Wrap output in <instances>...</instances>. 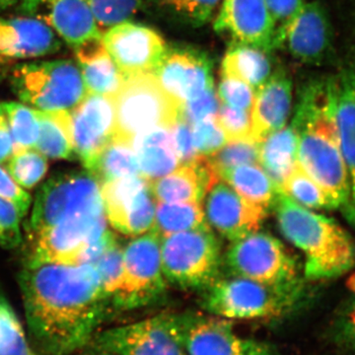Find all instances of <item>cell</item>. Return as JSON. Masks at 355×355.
Listing matches in <instances>:
<instances>
[{"label":"cell","instance_id":"cell-51","mask_svg":"<svg viewBox=\"0 0 355 355\" xmlns=\"http://www.w3.org/2000/svg\"><path fill=\"white\" fill-rule=\"evenodd\" d=\"M116 237L111 231L107 229L101 236L95 241L90 243L83 254L79 257L77 261V266L80 265H94L96 261L104 254L105 252L108 251L110 248L116 244Z\"/></svg>","mask_w":355,"mask_h":355},{"label":"cell","instance_id":"cell-37","mask_svg":"<svg viewBox=\"0 0 355 355\" xmlns=\"http://www.w3.org/2000/svg\"><path fill=\"white\" fill-rule=\"evenodd\" d=\"M282 191L306 209H334L333 203L326 191L299 165L282 184Z\"/></svg>","mask_w":355,"mask_h":355},{"label":"cell","instance_id":"cell-32","mask_svg":"<svg viewBox=\"0 0 355 355\" xmlns=\"http://www.w3.org/2000/svg\"><path fill=\"white\" fill-rule=\"evenodd\" d=\"M209 228L200 202H157L153 232L162 239L166 236L184 231Z\"/></svg>","mask_w":355,"mask_h":355},{"label":"cell","instance_id":"cell-48","mask_svg":"<svg viewBox=\"0 0 355 355\" xmlns=\"http://www.w3.org/2000/svg\"><path fill=\"white\" fill-rule=\"evenodd\" d=\"M19 211L14 205L0 198V246L13 249L22 242Z\"/></svg>","mask_w":355,"mask_h":355},{"label":"cell","instance_id":"cell-23","mask_svg":"<svg viewBox=\"0 0 355 355\" xmlns=\"http://www.w3.org/2000/svg\"><path fill=\"white\" fill-rule=\"evenodd\" d=\"M214 29L233 42L273 50L275 30L265 0H223Z\"/></svg>","mask_w":355,"mask_h":355},{"label":"cell","instance_id":"cell-45","mask_svg":"<svg viewBox=\"0 0 355 355\" xmlns=\"http://www.w3.org/2000/svg\"><path fill=\"white\" fill-rule=\"evenodd\" d=\"M216 121L225 133L228 141L236 139H253L251 112L232 108L220 103L216 114Z\"/></svg>","mask_w":355,"mask_h":355},{"label":"cell","instance_id":"cell-49","mask_svg":"<svg viewBox=\"0 0 355 355\" xmlns=\"http://www.w3.org/2000/svg\"><path fill=\"white\" fill-rule=\"evenodd\" d=\"M170 128H171L173 142H174L175 150L180 163L184 164V163L191 162L200 156L193 144L191 123L180 116Z\"/></svg>","mask_w":355,"mask_h":355},{"label":"cell","instance_id":"cell-52","mask_svg":"<svg viewBox=\"0 0 355 355\" xmlns=\"http://www.w3.org/2000/svg\"><path fill=\"white\" fill-rule=\"evenodd\" d=\"M14 153V141L6 114L0 110V163L6 162Z\"/></svg>","mask_w":355,"mask_h":355},{"label":"cell","instance_id":"cell-50","mask_svg":"<svg viewBox=\"0 0 355 355\" xmlns=\"http://www.w3.org/2000/svg\"><path fill=\"white\" fill-rule=\"evenodd\" d=\"M0 198L8 200L24 217L31 205V196L16 183L7 170L0 166Z\"/></svg>","mask_w":355,"mask_h":355},{"label":"cell","instance_id":"cell-11","mask_svg":"<svg viewBox=\"0 0 355 355\" xmlns=\"http://www.w3.org/2000/svg\"><path fill=\"white\" fill-rule=\"evenodd\" d=\"M161 238L155 233L137 238L123 251V277L111 308L128 310L150 302L164 289Z\"/></svg>","mask_w":355,"mask_h":355},{"label":"cell","instance_id":"cell-36","mask_svg":"<svg viewBox=\"0 0 355 355\" xmlns=\"http://www.w3.org/2000/svg\"><path fill=\"white\" fill-rule=\"evenodd\" d=\"M329 340L340 355H355V277L350 282L349 295L331 321Z\"/></svg>","mask_w":355,"mask_h":355},{"label":"cell","instance_id":"cell-4","mask_svg":"<svg viewBox=\"0 0 355 355\" xmlns=\"http://www.w3.org/2000/svg\"><path fill=\"white\" fill-rule=\"evenodd\" d=\"M307 300L305 284L270 286L246 277L218 279L205 288L202 306L225 319H270L291 314Z\"/></svg>","mask_w":355,"mask_h":355},{"label":"cell","instance_id":"cell-34","mask_svg":"<svg viewBox=\"0 0 355 355\" xmlns=\"http://www.w3.org/2000/svg\"><path fill=\"white\" fill-rule=\"evenodd\" d=\"M0 110L8 121L13 137L14 151L36 148L39 137L36 110L16 102L2 103Z\"/></svg>","mask_w":355,"mask_h":355},{"label":"cell","instance_id":"cell-30","mask_svg":"<svg viewBox=\"0 0 355 355\" xmlns=\"http://www.w3.org/2000/svg\"><path fill=\"white\" fill-rule=\"evenodd\" d=\"M218 176L248 202L266 210L280 191L260 164L238 166L219 173Z\"/></svg>","mask_w":355,"mask_h":355},{"label":"cell","instance_id":"cell-53","mask_svg":"<svg viewBox=\"0 0 355 355\" xmlns=\"http://www.w3.org/2000/svg\"><path fill=\"white\" fill-rule=\"evenodd\" d=\"M73 355H114L111 352H106V350L92 349V347H86L80 352Z\"/></svg>","mask_w":355,"mask_h":355},{"label":"cell","instance_id":"cell-26","mask_svg":"<svg viewBox=\"0 0 355 355\" xmlns=\"http://www.w3.org/2000/svg\"><path fill=\"white\" fill-rule=\"evenodd\" d=\"M74 51L87 93L114 97L125 77L110 57L102 37L83 42Z\"/></svg>","mask_w":355,"mask_h":355},{"label":"cell","instance_id":"cell-6","mask_svg":"<svg viewBox=\"0 0 355 355\" xmlns=\"http://www.w3.org/2000/svg\"><path fill=\"white\" fill-rule=\"evenodd\" d=\"M114 100V137L130 144L140 132L159 125L171 127L181 116V106L161 87L153 72L125 76Z\"/></svg>","mask_w":355,"mask_h":355},{"label":"cell","instance_id":"cell-47","mask_svg":"<svg viewBox=\"0 0 355 355\" xmlns=\"http://www.w3.org/2000/svg\"><path fill=\"white\" fill-rule=\"evenodd\" d=\"M219 99L214 87L205 90L190 101L184 103L181 106V116L189 123L216 118L218 112Z\"/></svg>","mask_w":355,"mask_h":355},{"label":"cell","instance_id":"cell-54","mask_svg":"<svg viewBox=\"0 0 355 355\" xmlns=\"http://www.w3.org/2000/svg\"><path fill=\"white\" fill-rule=\"evenodd\" d=\"M21 0H0V10L13 6L14 4L18 3Z\"/></svg>","mask_w":355,"mask_h":355},{"label":"cell","instance_id":"cell-15","mask_svg":"<svg viewBox=\"0 0 355 355\" xmlns=\"http://www.w3.org/2000/svg\"><path fill=\"white\" fill-rule=\"evenodd\" d=\"M69 114L76 155L90 173L114 135V97L87 93Z\"/></svg>","mask_w":355,"mask_h":355},{"label":"cell","instance_id":"cell-19","mask_svg":"<svg viewBox=\"0 0 355 355\" xmlns=\"http://www.w3.org/2000/svg\"><path fill=\"white\" fill-rule=\"evenodd\" d=\"M205 198L207 224L233 242L257 232L266 216V209L248 202L220 178Z\"/></svg>","mask_w":355,"mask_h":355},{"label":"cell","instance_id":"cell-17","mask_svg":"<svg viewBox=\"0 0 355 355\" xmlns=\"http://www.w3.org/2000/svg\"><path fill=\"white\" fill-rule=\"evenodd\" d=\"M307 64H323L334 55V31L330 15L321 1L308 2L287 26L279 48Z\"/></svg>","mask_w":355,"mask_h":355},{"label":"cell","instance_id":"cell-20","mask_svg":"<svg viewBox=\"0 0 355 355\" xmlns=\"http://www.w3.org/2000/svg\"><path fill=\"white\" fill-rule=\"evenodd\" d=\"M58 38L36 18H0V76L25 60L57 53Z\"/></svg>","mask_w":355,"mask_h":355},{"label":"cell","instance_id":"cell-9","mask_svg":"<svg viewBox=\"0 0 355 355\" xmlns=\"http://www.w3.org/2000/svg\"><path fill=\"white\" fill-rule=\"evenodd\" d=\"M226 261L231 272L238 277L261 284L300 286L307 280L300 277L297 263L284 245L258 231L233 242Z\"/></svg>","mask_w":355,"mask_h":355},{"label":"cell","instance_id":"cell-5","mask_svg":"<svg viewBox=\"0 0 355 355\" xmlns=\"http://www.w3.org/2000/svg\"><path fill=\"white\" fill-rule=\"evenodd\" d=\"M11 86L21 101L44 112H70L87 94L78 64L69 60L15 65Z\"/></svg>","mask_w":355,"mask_h":355},{"label":"cell","instance_id":"cell-12","mask_svg":"<svg viewBox=\"0 0 355 355\" xmlns=\"http://www.w3.org/2000/svg\"><path fill=\"white\" fill-rule=\"evenodd\" d=\"M179 319L187 355H282L272 343L239 335L228 320L198 315Z\"/></svg>","mask_w":355,"mask_h":355},{"label":"cell","instance_id":"cell-10","mask_svg":"<svg viewBox=\"0 0 355 355\" xmlns=\"http://www.w3.org/2000/svg\"><path fill=\"white\" fill-rule=\"evenodd\" d=\"M88 347L114 355H187L179 315L156 316L98 331Z\"/></svg>","mask_w":355,"mask_h":355},{"label":"cell","instance_id":"cell-28","mask_svg":"<svg viewBox=\"0 0 355 355\" xmlns=\"http://www.w3.org/2000/svg\"><path fill=\"white\" fill-rule=\"evenodd\" d=\"M298 133L291 125L270 133L259 144V164L282 191L298 165Z\"/></svg>","mask_w":355,"mask_h":355},{"label":"cell","instance_id":"cell-25","mask_svg":"<svg viewBox=\"0 0 355 355\" xmlns=\"http://www.w3.org/2000/svg\"><path fill=\"white\" fill-rule=\"evenodd\" d=\"M218 175L207 156L200 155L189 163L178 166L169 174L150 183V191L157 202H202Z\"/></svg>","mask_w":355,"mask_h":355},{"label":"cell","instance_id":"cell-43","mask_svg":"<svg viewBox=\"0 0 355 355\" xmlns=\"http://www.w3.org/2000/svg\"><path fill=\"white\" fill-rule=\"evenodd\" d=\"M254 96L256 91L244 81L236 77L222 74L217 90V97L221 104L251 112Z\"/></svg>","mask_w":355,"mask_h":355},{"label":"cell","instance_id":"cell-41","mask_svg":"<svg viewBox=\"0 0 355 355\" xmlns=\"http://www.w3.org/2000/svg\"><path fill=\"white\" fill-rule=\"evenodd\" d=\"M100 32L127 22L139 10L141 0H88Z\"/></svg>","mask_w":355,"mask_h":355},{"label":"cell","instance_id":"cell-1","mask_svg":"<svg viewBox=\"0 0 355 355\" xmlns=\"http://www.w3.org/2000/svg\"><path fill=\"white\" fill-rule=\"evenodd\" d=\"M19 284L30 342L40 355L86 349L111 309L93 265L29 261Z\"/></svg>","mask_w":355,"mask_h":355},{"label":"cell","instance_id":"cell-16","mask_svg":"<svg viewBox=\"0 0 355 355\" xmlns=\"http://www.w3.org/2000/svg\"><path fill=\"white\" fill-rule=\"evenodd\" d=\"M102 41L123 77L154 72L167 51L157 32L128 21L107 30Z\"/></svg>","mask_w":355,"mask_h":355},{"label":"cell","instance_id":"cell-31","mask_svg":"<svg viewBox=\"0 0 355 355\" xmlns=\"http://www.w3.org/2000/svg\"><path fill=\"white\" fill-rule=\"evenodd\" d=\"M36 114L39 137L35 149L46 158L69 160L76 157L69 112L36 110Z\"/></svg>","mask_w":355,"mask_h":355},{"label":"cell","instance_id":"cell-14","mask_svg":"<svg viewBox=\"0 0 355 355\" xmlns=\"http://www.w3.org/2000/svg\"><path fill=\"white\" fill-rule=\"evenodd\" d=\"M107 230L105 214H80L34 233L30 261L77 266L85 248Z\"/></svg>","mask_w":355,"mask_h":355},{"label":"cell","instance_id":"cell-24","mask_svg":"<svg viewBox=\"0 0 355 355\" xmlns=\"http://www.w3.org/2000/svg\"><path fill=\"white\" fill-rule=\"evenodd\" d=\"M292 81L286 70L272 72L256 91L251 110L252 139L260 144L270 133L286 127L291 116Z\"/></svg>","mask_w":355,"mask_h":355},{"label":"cell","instance_id":"cell-29","mask_svg":"<svg viewBox=\"0 0 355 355\" xmlns=\"http://www.w3.org/2000/svg\"><path fill=\"white\" fill-rule=\"evenodd\" d=\"M268 53L258 46L232 41L222 62V74L236 77L257 91L272 74Z\"/></svg>","mask_w":355,"mask_h":355},{"label":"cell","instance_id":"cell-3","mask_svg":"<svg viewBox=\"0 0 355 355\" xmlns=\"http://www.w3.org/2000/svg\"><path fill=\"white\" fill-rule=\"evenodd\" d=\"M282 233L305 256L307 282L336 279L355 266V244L333 219L315 214L280 191L273 203Z\"/></svg>","mask_w":355,"mask_h":355},{"label":"cell","instance_id":"cell-8","mask_svg":"<svg viewBox=\"0 0 355 355\" xmlns=\"http://www.w3.org/2000/svg\"><path fill=\"white\" fill-rule=\"evenodd\" d=\"M88 214H105L99 182L88 171L62 173L40 189L30 225L33 233H38L71 217Z\"/></svg>","mask_w":355,"mask_h":355},{"label":"cell","instance_id":"cell-38","mask_svg":"<svg viewBox=\"0 0 355 355\" xmlns=\"http://www.w3.org/2000/svg\"><path fill=\"white\" fill-rule=\"evenodd\" d=\"M46 158L35 148L14 151L9 159V174L23 189L34 188L48 170Z\"/></svg>","mask_w":355,"mask_h":355},{"label":"cell","instance_id":"cell-13","mask_svg":"<svg viewBox=\"0 0 355 355\" xmlns=\"http://www.w3.org/2000/svg\"><path fill=\"white\" fill-rule=\"evenodd\" d=\"M105 216L123 234L137 236L153 227L154 205L150 183L128 176L100 184Z\"/></svg>","mask_w":355,"mask_h":355},{"label":"cell","instance_id":"cell-35","mask_svg":"<svg viewBox=\"0 0 355 355\" xmlns=\"http://www.w3.org/2000/svg\"><path fill=\"white\" fill-rule=\"evenodd\" d=\"M0 355H37L33 349L29 336L9 304L4 294L0 291Z\"/></svg>","mask_w":355,"mask_h":355},{"label":"cell","instance_id":"cell-18","mask_svg":"<svg viewBox=\"0 0 355 355\" xmlns=\"http://www.w3.org/2000/svg\"><path fill=\"white\" fill-rule=\"evenodd\" d=\"M153 73L161 87L180 106L214 87L211 60L196 49L167 48Z\"/></svg>","mask_w":355,"mask_h":355},{"label":"cell","instance_id":"cell-21","mask_svg":"<svg viewBox=\"0 0 355 355\" xmlns=\"http://www.w3.org/2000/svg\"><path fill=\"white\" fill-rule=\"evenodd\" d=\"M20 11L48 25L73 49L102 37L88 0H21Z\"/></svg>","mask_w":355,"mask_h":355},{"label":"cell","instance_id":"cell-46","mask_svg":"<svg viewBox=\"0 0 355 355\" xmlns=\"http://www.w3.org/2000/svg\"><path fill=\"white\" fill-rule=\"evenodd\" d=\"M272 18L275 37L273 49L279 48L280 39L292 20L306 3L305 0H265Z\"/></svg>","mask_w":355,"mask_h":355},{"label":"cell","instance_id":"cell-33","mask_svg":"<svg viewBox=\"0 0 355 355\" xmlns=\"http://www.w3.org/2000/svg\"><path fill=\"white\" fill-rule=\"evenodd\" d=\"M90 174L100 184L121 178L140 175L139 163L132 144L113 137L102 151Z\"/></svg>","mask_w":355,"mask_h":355},{"label":"cell","instance_id":"cell-39","mask_svg":"<svg viewBox=\"0 0 355 355\" xmlns=\"http://www.w3.org/2000/svg\"><path fill=\"white\" fill-rule=\"evenodd\" d=\"M207 157L217 175L238 166L259 164V144L251 139L229 140Z\"/></svg>","mask_w":355,"mask_h":355},{"label":"cell","instance_id":"cell-2","mask_svg":"<svg viewBox=\"0 0 355 355\" xmlns=\"http://www.w3.org/2000/svg\"><path fill=\"white\" fill-rule=\"evenodd\" d=\"M336 76L313 79L301 89L291 125L298 133V165L326 191L334 209L345 211L349 184L338 133Z\"/></svg>","mask_w":355,"mask_h":355},{"label":"cell","instance_id":"cell-40","mask_svg":"<svg viewBox=\"0 0 355 355\" xmlns=\"http://www.w3.org/2000/svg\"><path fill=\"white\" fill-rule=\"evenodd\" d=\"M173 17L195 27L211 19L220 0H155Z\"/></svg>","mask_w":355,"mask_h":355},{"label":"cell","instance_id":"cell-42","mask_svg":"<svg viewBox=\"0 0 355 355\" xmlns=\"http://www.w3.org/2000/svg\"><path fill=\"white\" fill-rule=\"evenodd\" d=\"M93 266L99 273L103 289L111 305V299L118 291L123 277V252L118 243L105 252Z\"/></svg>","mask_w":355,"mask_h":355},{"label":"cell","instance_id":"cell-44","mask_svg":"<svg viewBox=\"0 0 355 355\" xmlns=\"http://www.w3.org/2000/svg\"><path fill=\"white\" fill-rule=\"evenodd\" d=\"M191 125L193 144L198 155H211L228 141L216 118L198 121Z\"/></svg>","mask_w":355,"mask_h":355},{"label":"cell","instance_id":"cell-7","mask_svg":"<svg viewBox=\"0 0 355 355\" xmlns=\"http://www.w3.org/2000/svg\"><path fill=\"white\" fill-rule=\"evenodd\" d=\"M220 245L209 228L184 231L161 239V266L166 279L191 288H207L217 279Z\"/></svg>","mask_w":355,"mask_h":355},{"label":"cell","instance_id":"cell-27","mask_svg":"<svg viewBox=\"0 0 355 355\" xmlns=\"http://www.w3.org/2000/svg\"><path fill=\"white\" fill-rule=\"evenodd\" d=\"M132 146L140 175L149 183L169 174L180 164L170 127L159 125L140 132L133 137Z\"/></svg>","mask_w":355,"mask_h":355},{"label":"cell","instance_id":"cell-22","mask_svg":"<svg viewBox=\"0 0 355 355\" xmlns=\"http://www.w3.org/2000/svg\"><path fill=\"white\" fill-rule=\"evenodd\" d=\"M350 41L343 55L338 81V116L340 148L349 184V202L343 212L355 226V14Z\"/></svg>","mask_w":355,"mask_h":355}]
</instances>
